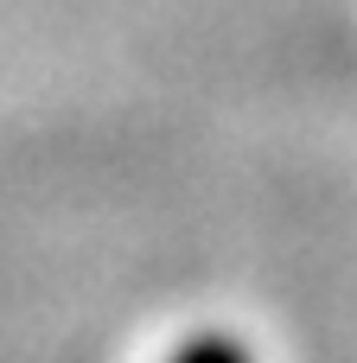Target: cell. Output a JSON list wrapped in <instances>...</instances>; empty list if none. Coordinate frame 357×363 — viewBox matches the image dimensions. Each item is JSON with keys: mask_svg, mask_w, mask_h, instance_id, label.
Masks as SVG:
<instances>
[{"mask_svg": "<svg viewBox=\"0 0 357 363\" xmlns=\"http://www.w3.org/2000/svg\"><path fill=\"white\" fill-rule=\"evenodd\" d=\"M172 363H249V357H243V345H236V338H192Z\"/></svg>", "mask_w": 357, "mask_h": 363, "instance_id": "1", "label": "cell"}]
</instances>
